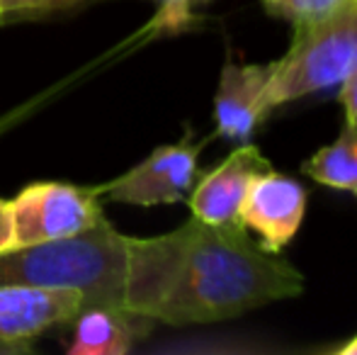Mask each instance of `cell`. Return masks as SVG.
<instances>
[{"instance_id":"obj_1","label":"cell","mask_w":357,"mask_h":355,"mask_svg":"<svg viewBox=\"0 0 357 355\" xmlns=\"http://www.w3.org/2000/svg\"><path fill=\"white\" fill-rule=\"evenodd\" d=\"M304 275L248 236L243 224L192 217L151 239L127 236L122 307L168 326L216 324L294 299Z\"/></svg>"},{"instance_id":"obj_2","label":"cell","mask_w":357,"mask_h":355,"mask_svg":"<svg viewBox=\"0 0 357 355\" xmlns=\"http://www.w3.org/2000/svg\"><path fill=\"white\" fill-rule=\"evenodd\" d=\"M127 236L107 219L56 241L0 253V285L73 287L85 304L122 307Z\"/></svg>"},{"instance_id":"obj_3","label":"cell","mask_w":357,"mask_h":355,"mask_svg":"<svg viewBox=\"0 0 357 355\" xmlns=\"http://www.w3.org/2000/svg\"><path fill=\"white\" fill-rule=\"evenodd\" d=\"M357 68V0L319 22L294 27L287 54L273 61L270 107L340 86Z\"/></svg>"},{"instance_id":"obj_4","label":"cell","mask_w":357,"mask_h":355,"mask_svg":"<svg viewBox=\"0 0 357 355\" xmlns=\"http://www.w3.org/2000/svg\"><path fill=\"white\" fill-rule=\"evenodd\" d=\"M8 209L13 219V251L73 236L105 219L98 185L34 183L10 199Z\"/></svg>"},{"instance_id":"obj_5","label":"cell","mask_w":357,"mask_h":355,"mask_svg":"<svg viewBox=\"0 0 357 355\" xmlns=\"http://www.w3.org/2000/svg\"><path fill=\"white\" fill-rule=\"evenodd\" d=\"M212 139L192 142L188 132L178 144L158 146L119 178L98 185L100 197L139 207L183 202L199 178V153Z\"/></svg>"},{"instance_id":"obj_6","label":"cell","mask_w":357,"mask_h":355,"mask_svg":"<svg viewBox=\"0 0 357 355\" xmlns=\"http://www.w3.org/2000/svg\"><path fill=\"white\" fill-rule=\"evenodd\" d=\"M306 188L291 176L273 168L250 180L238 209V222L258 236V243L270 253H280L301 229L309 202Z\"/></svg>"},{"instance_id":"obj_7","label":"cell","mask_w":357,"mask_h":355,"mask_svg":"<svg viewBox=\"0 0 357 355\" xmlns=\"http://www.w3.org/2000/svg\"><path fill=\"white\" fill-rule=\"evenodd\" d=\"M85 307L73 287L0 285V346L24 348L59 324H71Z\"/></svg>"},{"instance_id":"obj_8","label":"cell","mask_w":357,"mask_h":355,"mask_svg":"<svg viewBox=\"0 0 357 355\" xmlns=\"http://www.w3.org/2000/svg\"><path fill=\"white\" fill-rule=\"evenodd\" d=\"M273 76L270 63L226 61L214 95V134L243 144L273 112L268 103V86Z\"/></svg>"},{"instance_id":"obj_9","label":"cell","mask_w":357,"mask_h":355,"mask_svg":"<svg viewBox=\"0 0 357 355\" xmlns=\"http://www.w3.org/2000/svg\"><path fill=\"white\" fill-rule=\"evenodd\" d=\"M270 161L255 144L243 142L212 171L202 173L188 195L192 217L216 227H229L238 222V209L245 197L250 180L268 171Z\"/></svg>"},{"instance_id":"obj_10","label":"cell","mask_w":357,"mask_h":355,"mask_svg":"<svg viewBox=\"0 0 357 355\" xmlns=\"http://www.w3.org/2000/svg\"><path fill=\"white\" fill-rule=\"evenodd\" d=\"M71 324L68 355H124L155 322L114 304H85Z\"/></svg>"},{"instance_id":"obj_11","label":"cell","mask_w":357,"mask_h":355,"mask_svg":"<svg viewBox=\"0 0 357 355\" xmlns=\"http://www.w3.org/2000/svg\"><path fill=\"white\" fill-rule=\"evenodd\" d=\"M301 173L319 185L345 190L357 197V127L345 124L333 144L319 149L301 163Z\"/></svg>"},{"instance_id":"obj_12","label":"cell","mask_w":357,"mask_h":355,"mask_svg":"<svg viewBox=\"0 0 357 355\" xmlns=\"http://www.w3.org/2000/svg\"><path fill=\"white\" fill-rule=\"evenodd\" d=\"M353 0H260L263 10L273 17L287 20L294 27L311 24L335 15Z\"/></svg>"},{"instance_id":"obj_13","label":"cell","mask_w":357,"mask_h":355,"mask_svg":"<svg viewBox=\"0 0 357 355\" xmlns=\"http://www.w3.org/2000/svg\"><path fill=\"white\" fill-rule=\"evenodd\" d=\"M158 3V13L151 20V27L163 32H175V29H183L185 24L192 22V8L195 5L209 3V0H153Z\"/></svg>"},{"instance_id":"obj_14","label":"cell","mask_w":357,"mask_h":355,"mask_svg":"<svg viewBox=\"0 0 357 355\" xmlns=\"http://www.w3.org/2000/svg\"><path fill=\"white\" fill-rule=\"evenodd\" d=\"M80 0H0V17L22 13H49V10L68 8Z\"/></svg>"},{"instance_id":"obj_15","label":"cell","mask_w":357,"mask_h":355,"mask_svg":"<svg viewBox=\"0 0 357 355\" xmlns=\"http://www.w3.org/2000/svg\"><path fill=\"white\" fill-rule=\"evenodd\" d=\"M340 105L345 112V124L357 127V68L340 83Z\"/></svg>"},{"instance_id":"obj_16","label":"cell","mask_w":357,"mask_h":355,"mask_svg":"<svg viewBox=\"0 0 357 355\" xmlns=\"http://www.w3.org/2000/svg\"><path fill=\"white\" fill-rule=\"evenodd\" d=\"M13 251V219H10L8 202L0 199V253Z\"/></svg>"},{"instance_id":"obj_17","label":"cell","mask_w":357,"mask_h":355,"mask_svg":"<svg viewBox=\"0 0 357 355\" xmlns=\"http://www.w3.org/2000/svg\"><path fill=\"white\" fill-rule=\"evenodd\" d=\"M333 355H357V333L353 338H350L348 343H343V346L333 348Z\"/></svg>"}]
</instances>
